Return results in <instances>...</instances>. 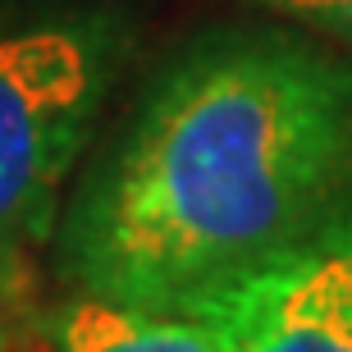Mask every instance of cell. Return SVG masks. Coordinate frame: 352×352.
<instances>
[{"instance_id":"obj_1","label":"cell","mask_w":352,"mask_h":352,"mask_svg":"<svg viewBox=\"0 0 352 352\" xmlns=\"http://www.w3.org/2000/svg\"><path fill=\"white\" fill-rule=\"evenodd\" d=\"M352 220V55L224 28L156 74L65 220L87 298L183 316Z\"/></svg>"},{"instance_id":"obj_2","label":"cell","mask_w":352,"mask_h":352,"mask_svg":"<svg viewBox=\"0 0 352 352\" xmlns=\"http://www.w3.org/2000/svg\"><path fill=\"white\" fill-rule=\"evenodd\" d=\"M124 46L115 14H55L0 32V248L46 229Z\"/></svg>"},{"instance_id":"obj_3","label":"cell","mask_w":352,"mask_h":352,"mask_svg":"<svg viewBox=\"0 0 352 352\" xmlns=\"http://www.w3.org/2000/svg\"><path fill=\"white\" fill-rule=\"evenodd\" d=\"M220 352H352V220L192 302Z\"/></svg>"},{"instance_id":"obj_4","label":"cell","mask_w":352,"mask_h":352,"mask_svg":"<svg viewBox=\"0 0 352 352\" xmlns=\"http://www.w3.org/2000/svg\"><path fill=\"white\" fill-rule=\"evenodd\" d=\"M55 352H220L210 329L192 316L138 311L82 293L55 316Z\"/></svg>"},{"instance_id":"obj_5","label":"cell","mask_w":352,"mask_h":352,"mask_svg":"<svg viewBox=\"0 0 352 352\" xmlns=\"http://www.w3.org/2000/svg\"><path fill=\"white\" fill-rule=\"evenodd\" d=\"M270 14H284L293 23L311 28L329 41H343L352 46V0H252Z\"/></svg>"}]
</instances>
